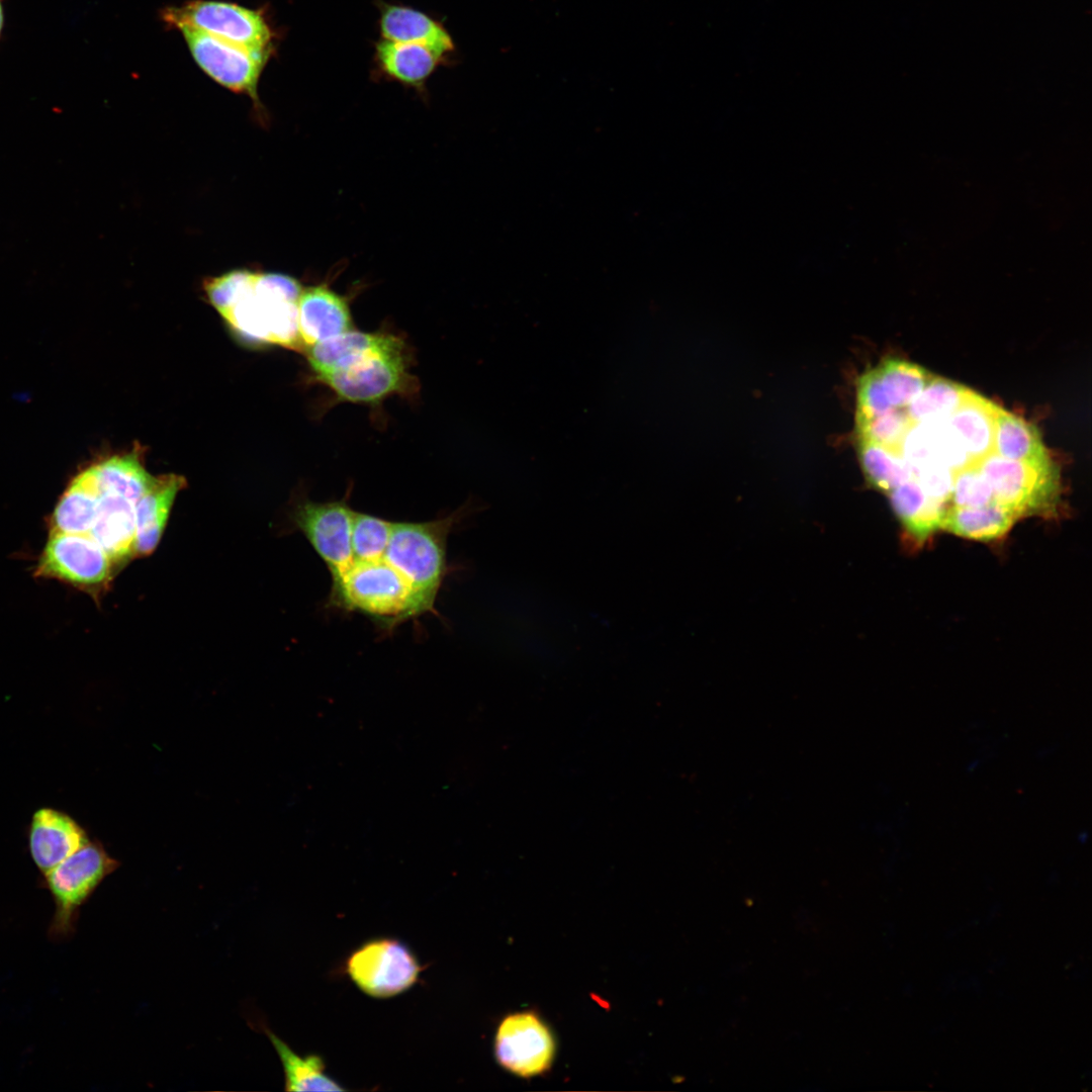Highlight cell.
I'll return each mask as SVG.
<instances>
[{"label":"cell","mask_w":1092,"mask_h":1092,"mask_svg":"<svg viewBox=\"0 0 1092 1092\" xmlns=\"http://www.w3.org/2000/svg\"><path fill=\"white\" fill-rule=\"evenodd\" d=\"M997 410V404L969 389L946 418L974 464L995 452Z\"/></svg>","instance_id":"obj_18"},{"label":"cell","mask_w":1092,"mask_h":1092,"mask_svg":"<svg viewBox=\"0 0 1092 1092\" xmlns=\"http://www.w3.org/2000/svg\"><path fill=\"white\" fill-rule=\"evenodd\" d=\"M170 27L189 26L248 51L271 56L275 33L260 9L214 0H190L161 12Z\"/></svg>","instance_id":"obj_5"},{"label":"cell","mask_w":1092,"mask_h":1092,"mask_svg":"<svg viewBox=\"0 0 1092 1092\" xmlns=\"http://www.w3.org/2000/svg\"><path fill=\"white\" fill-rule=\"evenodd\" d=\"M900 455L911 471L942 466L956 472L972 463L946 419L912 423L902 441Z\"/></svg>","instance_id":"obj_14"},{"label":"cell","mask_w":1092,"mask_h":1092,"mask_svg":"<svg viewBox=\"0 0 1092 1092\" xmlns=\"http://www.w3.org/2000/svg\"><path fill=\"white\" fill-rule=\"evenodd\" d=\"M266 1034L283 1065L286 1091H346L326 1074L324 1060L317 1055L298 1056L270 1030Z\"/></svg>","instance_id":"obj_27"},{"label":"cell","mask_w":1092,"mask_h":1092,"mask_svg":"<svg viewBox=\"0 0 1092 1092\" xmlns=\"http://www.w3.org/2000/svg\"><path fill=\"white\" fill-rule=\"evenodd\" d=\"M198 67L224 88L249 96L260 111L258 84L271 56L248 51L198 29L178 28Z\"/></svg>","instance_id":"obj_9"},{"label":"cell","mask_w":1092,"mask_h":1092,"mask_svg":"<svg viewBox=\"0 0 1092 1092\" xmlns=\"http://www.w3.org/2000/svg\"><path fill=\"white\" fill-rule=\"evenodd\" d=\"M912 475L929 496L949 503L952 471L942 466H929L912 471Z\"/></svg>","instance_id":"obj_34"},{"label":"cell","mask_w":1092,"mask_h":1092,"mask_svg":"<svg viewBox=\"0 0 1092 1092\" xmlns=\"http://www.w3.org/2000/svg\"><path fill=\"white\" fill-rule=\"evenodd\" d=\"M415 953L391 937L370 939L351 952L346 971L354 984L373 998H390L413 987L422 972Z\"/></svg>","instance_id":"obj_8"},{"label":"cell","mask_w":1092,"mask_h":1092,"mask_svg":"<svg viewBox=\"0 0 1092 1092\" xmlns=\"http://www.w3.org/2000/svg\"><path fill=\"white\" fill-rule=\"evenodd\" d=\"M119 867L98 841L86 844L40 875L39 887L49 891L55 905L48 935L51 940L70 938L76 929L80 908L101 882Z\"/></svg>","instance_id":"obj_4"},{"label":"cell","mask_w":1092,"mask_h":1092,"mask_svg":"<svg viewBox=\"0 0 1092 1092\" xmlns=\"http://www.w3.org/2000/svg\"><path fill=\"white\" fill-rule=\"evenodd\" d=\"M888 495L895 514L915 540L923 542L941 528L947 503L929 496L914 477Z\"/></svg>","instance_id":"obj_22"},{"label":"cell","mask_w":1092,"mask_h":1092,"mask_svg":"<svg viewBox=\"0 0 1092 1092\" xmlns=\"http://www.w3.org/2000/svg\"><path fill=\"white\" fill-rule=\"evenodd\" d=\"M968 391L969 388L959 383L932 377L904 410L913 423L946 419Z\"/></svg>","instance_id":"obj_29"},{"label":"cell","mask_w":1092,"mask_h":1092,"mask_svg":"<svg viewBox=\"0 0 1092 1092\" xmlns=\"http://www.w3.org/2000/svg\"><path fill=\"white\" fill-rule=\"evenodd\" d=\"M977 464L993 490L994 499L1018 519L1052 514L1056 510L1060 477L1052 460L1028 463L993 452Z\"/></svg>","instance_id":"obj_7"},{"label":"cell","mask_w":1092,"mask_h":1092,"mask_svg":"<svg viewBox=\"0 0 1092 1092\" xmlns=\"http://www.w3.org/2000/svg\"><path fill=\"white\" fill-rule=\"evenodd\" d=\"M354 514L346 497L324 503L305 500L293 512L294 524L323 559L332 578L354 562L351 543Z\"/></svg>","instance_id":"obj_10"},{"label":"cell","mask_w":1092,"mask_h":1092,"mask_svg":"<svg viewBox=\"0 0 1092 1092\" xmlns=\"http://www.w3.org/2000/svg\"><path fill=\"white\" fill-rule=\"evenodd\" d=\"M994 500L993 490L978 464L971 463L953 472L951 506L980 507Z\"/></svg>","instance_id":"obj_33"},{"label":"cell","mask_w":1092,"mask_h":1092,"mask_svg":"<svg viewBox=\"0 0 1092 1092\" xmlns=\"http://www.w3.org/2000/svg\"><path fill=\"white\" fill-rule=\"evenodd\" d=\"M549 1028L533 1012L513 1013L499 1023L494 1038V1056L508 1071L531 1077L545 1072L554 1056Z\"/></svg>","instance_id":"obj_11"},{"label":"cell","mask_w":1092,"mask_h":1092,"mask_svg":"<svg viewBox=\"0 0 1092 1092\" xmlns=\"http://www.w3.org/2000/svg\"><path fill=\"white\" fill-rule=\"evenodd\" d=\"M1018 520L1016 515L995 499L980 507L948 506L941 524L961 537L990 541L1005 535Z\"/></svg>","instance_id":"obj_23"},{"label":"cell","mask_w":1092,"mask_h":1092,"mask_svg":"<svg viewBox=\"0 0 1092 1092\" xmlns=\"http://www.w3.org/2000/svg\"><path fill=\"white\" fill-rule=\"evenodd\" d=\"M398 337L388 333L350 330L305 349L316 377L345 370L393 344Z\"/></svg>","instance_id":"obj_17"},{"label":"cell","mask_w":1092,"mask_h":1092,"mask_svg":"<svg viewBox=\"0 0 1092 1092\" xmlns=\"http://www.w3.org/2000/svg\"><path fill=\"white\" fill-rule=\"evenodd\" d=\"M90 469L101 489L122 495L135 505L155 478L148 473L136 451L112 456Z\"/></svg>","instance_id":"obj_26"},{"label":"cell","mask_w":1092,"mask_h":1092,"mask_svg":"<svg viewBox=\"0 0 1092 1092\" xmlns=\"http://www.w3.org/2000/svg\"><path fill=\"white\" fill-rule=\"evenodd\" d=\"M113 561L90 536L52 531L36 573L81 585H97L111 574Z\"/></svg>","instance_id":"obj_12"},{"label":"cell","mask_w":1092,"mask_h":1092,"mask_svg":"<svg viewBox=\"0 0 1092 1092\" xmlns=\"http://www.w3.org/2000/svg\"><path fill=\"white\" fill-rule=\"evenodd\" d=\"M858 458L871 485L884 493L913 477L909 465L901 455L877 444L857 441Z\"/></svg>","instance_id":"obj_28"},{"label":"cell","mask_w":1092,"mask_h":1092,"mask_svg":"<svg viewBox=\"0 0 1092 1092\" xmlns=\"http://www.w3.org/2000/svg\"><path fill=\"white\" fill-rule=\"evenodd\" d=\"M379 24L382 39L427 44L444 56L454 50L447 30L416 9L386 4L381 7Z\"/></svg>","instance_id":"obj_21"},{"label":"cell","mask_w":1092,"mask_h":1092,"mask_svg":"<svg viewBox=\"0 0 1092 1092\" xmlns=\"http://www.w3.org/2000/svg\"><path fill=\"white\" fill-rule=\"evenodd\" d=\"M332 606L359 612L383 629L430 612L404 577L384 559L354 561L332 578Z\"/></svg>","instance_id":"obj_2"},{"label":"cell","mask_w":1092,"mask_h":1092,"mask_svg":"<svg viewBox=\"0 0 1092 1092\" xmlns=\"http://www.w3.org/2000/svg\"><path fill=\"white\" fill-rule=\"evenodd\" d=\"M184 485V478L175 474L155 477L139 499L135 505V555L147 556L156 549L176 494Z\"/></svg>","instance_id":"obj_19"},{"label":"cell","mask_w":1092,"mask_h":1092,"mask_svg":"<svg viewBox=\"0 0 1092 1092\" xmlns=\"http://www.w3.org/2000/svg\"><path fill=\"white\" fill-rule=\"evenodd\" d=\"M96 486L99 492L97 514L89 535L113 563H120L134 554L135 504Z\"/></svg>","instance_id":"obj_16"},{"label":"cell","mask_w":1092,"mask_h":1092,"mask_svg":"<svg viewBox=\"0 0 1092 1092\" xmlns=\"http://www.w3.org/2000/svg\"><path fill=\"white\" fill-rule=\"evenodd\" d=\"M393 523L381 517L355 512L351 537L354 561L383 559Z\"/></svg>","instance_id":"obj_31"},{"label":"cell","mask_w":1092,"mask_h":1092,"mask_svg":"<svg viewBox=\"0 0 1092 1092\" xmlns=\"http://www.w3.org/2000/svg\"><path fill=\"white\" fill-rule=\"evenodd\" d=\"M99 492L90 468L71 482L53 515L52 531L89 535L96 519Z\"/></svg>","instance_id":"obj_24"},{"label":"cell","mask_w":1092,"mask_h":1092,"mask_svg":"<svg viewBox=\"0 0 1092 1092\" xmlns=\"http://www.w3.org/2000/svg\"><path fill=\"white\" fill-rule=\"evenodd\" d=\"M875 369L894 408L907 407L933 377L924 368L901 359H888Z\"/></svg>","instance_id":"obj_30"},{"label":"cell","mask_w":1092,"mask_h":1092,"mask_svg":"<svg viewBox=\"0 0 1092 1092\" xmlns=\"http://www.w3.org/2000/svg\"><path fill=\"white\" fill-rule=\"evenodd\" d=\"M376 60L382 73L397 82L423 89L444 55L423 43L382 39L376 43Z\"/></svg>","instance_id":"obj_20"},{"label":"cell","mask_w":1092,"mask_h":1092,"mask_svg":"<svg viewBox=\"0 0 1092 1092\" xmlns=\"http://www.w3.org/2000/svg\"><path fill=\"white\" fill-rule=\"evenodd\" d=\"M3 25H4V11H3L2 0H0V36H1V33H2Z\"/></svg>","instance_id":"obj_35"},{"label":"cell","mask_w":1092,"mask_h":1092,"mask_svg":"<svg viewBox=\"0 0 1092 1092\" xmlns=\"http://www.w3.org/2000/svg\"><path fill=\"white\" fill-rule=\"evenodd\" d=\"M339 400L376 404L392 395L413 396L418 379L410 373L405 343L397 339L357 364L334 373L317 376Z\"/></svg>","instance_id":"obj_6"},{"label":"cell","mask_w":1092,"mask_h":1092,"mask_svg":"<svg viewBox=\"0 0 1092 1092\" xmlns=\"http://www.w3.org/2000/svg\"><path fill=\"white\" fill-rule=\"evenodd\" d=\"M203 288L211 305L243 339L303 349L298 333L303 287L294 277L239 269L206 278Z\"/></svg>","instance_id":"obj_1"},{"label":"cell","mask_w":1092,"mask_h":1092,"mask_svg":"<svg viewBox=\"0 0 1092 1092\" xmlns=\"http://www.w3.org/2000/svg\"><path fill=\"white\" fill-rule=\"evenodd\" d=\"M353 330L349 299L322 282L303 287L298 300V333L303 349Z\"/></svg>","instance_id":"obj_15"},{"label":"cell","mask_w":1092,"mask_h":1092,"mask_svg":"<svg viewBox=\"0 0 1092 1092\" xmlns=\"http://www.w3.org/2000/svg\"><path fill=\"white\" fill-rule=\"evenodd\" d=\"M456 514L428 522H394L383 559L413 586L430 611L446 575L447 537Z\"/></svg>","instance_id":"obj_3"},{"label":"cell","mask_w":1092,"mask_h":1092,"mask_svg":"<svg viewBox=\"0 0 1092 1092\" xmlns=\"http://www.w3.org/2000/svg\"><path fill=\"white\" fill-rule=\"evenodd\" d=\"M912 423L904 408H892L875 417L856 416L857 441L871 442L900 455L902 441Z\"/></svg>","instance_id":"obj_32"},{"label":"cell","mask_w":1092,"mask_h":1092,"mask_svg":"<svg viewBox=\"0 0 1092 1092\" xmlns=\"http://www.w3.org/2000/svg\"><path fill=\"white\" fill-rule=\"evenodd\" d=\"M995 452L1003 458L1028 463L1052 460L1037 429L1000 406L996 415Z\"/></svg>","instance_id":"obj_25"},{"label":"cell","mask_w":1092,"mask_h":1092,"mask_svg":"<svg viewBox=\"0 0 1092 1092\" xmlns=\"http://www.w3.org/2000/svg\"><path fill=\"white\" fill-rule=\"evenodd\" d=\"M89 840L82 825L68 813L53 807L36 809L27 827L28 852L40 875L51 871Z\"/></svg>","instance_id":"obj_13"}]
</instances>
